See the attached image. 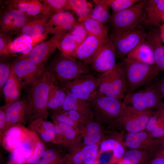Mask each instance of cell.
<instances>
[{
    "instance_id": "obj_13",
    "label": "cell",
    "mask_w": 164,
    "mask_h": 164,
    "mask_svg": "<svg viewBox=\"0 0 164 164\" xmlns=\"http://www.w3.org/2000/svg\"><path fill=\"white\" fill-rule=\"evenodd\" d=\"M116 58L114 46L108 35L103 39L90 65L95 72L102 73L114 67Z\"/></svg>"
},
{
    "instance_id": "obj_10",
    "label": "cell",
    "mask_w": 164,
    "mask_h": 164,
    "mask_svg": "<svg viewBox=\"0 0 164 164\" xmlns=\"http://www.w3.org/2000/svg\"><path fill=\"white\" fill-rule=\"evenodd\" d=\"M100 83L98 76L89 74L81 75L62 84L61 87L67 93L87 101L97 91Z\"/></svg>"
},
{
    "instance_id": "obj_47",
    "label": "cell",
    "mask_w": 164,
    "mask_h": 164,
    "mask_svg": "<svg viewBox=\"0 0 164 164\" xmlns=\"http://www.w3.org/2000/svg\"><path fill=\"white\" fill-rule=\"evenodd\" d=\"M157 117V124L153 130L149 134L154 138L161 139L164 135V120Z\"/></svg>"
},
{
    "instance_id": "obj_2",
    "label": "cell",
    "mask_w": 164,
    "mask_h": 164,
    "mask_svg": "<svg viewBox=\"0 0 164 164\" xmlns=\"http://www.w3.org/2000/svg\"><path fill=\"white\" fill-rule=\"evenodd\" d=\"M123 72L127 87L131 94L153 80L161 71L156 65H150L126 57L118 62Z\"/></svg>"
},
{
    "instance_id": "obj_41",
    "label": "cell",
    "mask_w": 164,
    "mask_h": 164,
    "mask_svg": "<svg viewBox=\"0 0 164 164\" xmlns=\"http://www.w3.org/2000/svg\"><path fill=\"white\" fill-rule=\"evenodd\" d=\"M12 39L11 36L0 33V58L8 56L13 53L12 49Z\"/></svg>"
},
{
    "instance_id": "obj_48",
    "label": "cell",
    "mask_w": 164,
    "mask_h": 164,
    "mask_svg": "<svg viewBox=\"0 0 164 164\" xmlns=\"http://www.w3.org/2000/svg\"><path fill=\"white\" fill-rule=\"evenodd\" d=\"M37 135L43 142L55 144V136L54 131L44 130Z\"/></svg>"
},
{
    "instance_id": "obj_11",
    "label": "cell",
    "mask_w": 164,
    "mask_h": 164,
    "mask_svg": "<svg viewBox=\"0 0 164 164\" xmlns=\"http://www.w3.org/2000/svg\"><path fill=\"white\" fill-rule=\"evenodd\" d=\"M33 17L17 9L5 8L0 14V33L11 36L19 33Z\"/></svg>"
},
{
    "instance_id": "obj_1",
    "label": "cell",
    "mask_w": 164,
    "mask_h": 164,
    "mask_svg": "<svg viewBox=\"0 0 164 164\" xmlns=\"http://www.w3.org/2000/svg\"><path fill=\"white\" fill-rule=\"evenodd\" d=\"M57 83L53 74L44 67L29 87L28 121L29 122L39 119H47L49 93L52 86Z\"/></svg>"
},
{
    "instance_id": "obj_59",
    "label": "cell",
    "mask_w": 164,
    "mask_h": 164,
    "mask_svg": "<svg viewBox=\"0 0 164 164\" xmlns=\"http://www.w3.org/2000/svg\"><path fill=\"white\" fill-rule=\"evenodd\" d=\"M163 22H164V17L163 19Z\"/></svg>"
},
{
    "instance_id": "obj_16",
    "label": "cell",
    "mask_w": 164,
    "mask_h": 164,
    "mask_svg": "<svg viewBox=\"0 0 164 164\" xmlns=\"http://www.w3.org/2000/svg\"><path fill=\"white\" fill-rule=\"evenodd\" d=\"M102 125L94 117L86 118L79 124L77 129L83 145L101 143L104 137Z\"/></svg>"
},
{
    "instance_id": "obj_25",
    "label": "cell",
    "mask_w": 164,
    "mask_h": 164,
    "mask_svg": "<svg viewBox=\"0 0 164 164\" xmlns=\"http://www.w3.org/2000/svg\"><path fill=\"white\" fill-rule=\"evenodd\" d=\"M153 52L155 64L161 70H164V46L162 44L160 29H150L145 38Z\"/></svg>"
},
{
    "instance_id": "obj_9",
    "label": "cell",
    "mask_w": 164,
    "mask_h": 164,
    "mask_svg": "<svg viewBox=\"0 0 164 164\" xmlns=\"http://www.w3.org/2000/svg\"><path fill=\"white\" fill-rule=\"evenodd\" d=\"M149 0H140L134 5L113 13L109 21L112 29H126L138 26L145 18V11Z\"/></svg>"
},
{
    "instance_id": "obj_34",
    "label": "cell",
    "mask_w": 164,
    "mask_h": 164,
    "mask_svg": "<svg viewBox=\"0 0 164 164\" xmlns=\"http://www.w3.org/2000/svg\"><path fill=\"white\" fill-rule=\"evenodd\" d=\"M94 2L95 6L87 19L92 18L104 24L109 21L110 17V7L105 0H94Z\"/></svg>"
},
{
    "instance_id": "obj_3",
    "label": "cell",
    "mask_w": 164,
    "mask_h": 164,
    "mask_svg": "<svg viewBox=\"0 0 164 164\" xmlns=\"http://www.w3.org/2000/svg\"><path fill=\"white\" fill-rule=\"evenodd\" d=\"M47 68L60 84L81 75L94 74L95 72L89 64L62 52L52 60Z\"/></svg>"
},
{
    "instance_id": "obj_14",
    "label": "cell",
    "mask_w": 164,
    "mask_h": 164,
    "mask_svg": "<svg viewBox=\"0 0 164 164\" xmlns=\"http://www.w3.org/2000/svg\"><path fill=\"white\" fill-rule=\"evenodd\" d=\"M79 22L67 11L51 15L46 24V34H53V36L61 39Z\"/></svg>"
},
{
    "instance_id": "obj_19",
    "label": "cell",
    "mask_w": 164,
    "mask_h": 164,
    "mask_svg": "<svg viewBox=\"0 0 164 164\" xmlns=\"http://www.w3.org/2000/svg\"><path fill=\"white\" fill-rule=\"evenodd\" d=\"M40 140L37 135L32 131L11 152L10 162L13 164H26L33 153L36 144Z\"/></svg>"
},
{
    "instance_id": "obj_6",
    "label": "cell",
    "mask_w": 164,
    "mask_h": 164,
    "mask_svg": "<svg viewBox=\"0 0 164 164\" xmlns=\"http://www.w3.org/2000/svg\"><path fill=\"white\" fill-rule=\"evenodd\" d=\"M147 32L140 25L126 29H112L108 36L115 49L116 57L120 61L142 40Z\"/></svg>"
},
{
    "instance_id": "obj_28",
    "label": "cell",
    "mask_w": 164,
    "mask_h": 164,
    "mask_svg": "<svg viewBox=\"0 0 164 164\" xmlns=\"http://www.w3.org/2000/svg\"><path fill=\"white\" fill-rule=\"evenodd\" d=\"M126 57L147 64L156 65L152 49L145 38L132 50Z\"/></svg>"
},
{
    "instance_id": "obj_51",
    "label": "cell",
    "mask_w": 164,
    "mask_h": 164,
    "mask_svg": "<svg viewBox=\"0 0 164 164\" xmlns=\"http://www.w3.org/2000/svg\"><path fill=\"white\" fill-rule=\"evenodd\" d=\"M6 106L1 107L0 109V136L4 132L6 125L5 115Z\"/></svg>"
},
{
    "instance_id": "obj_58",
    "label": "cell",
    "mask_w": 164,
    "mask_h": 164,
    "mask_svg": "<svg viewBox=\"0 0 164 164\" xmlns=\"http://www.w3.org/2000/svg\"><path fill=\"white\" fill-rule=\"evenodd\" d=\"M162 139L164 141V135L163 137H162Z\"/></svg>"
},
{
    "instance_id": "obj_39",
    "label": "cell",
    "mask_w": 164,
    "mask_h": 164,
    "mask_svg": "<svg viewBox=\"0 0 164 164\" xmlns=\"http://www.w3.org/2000/svg\"><path fill=\"white\" fill-rule=\"evenodd\" d=\"M112 11L117 12L134 5L140 0H105Z\"/></svg>"
},
{
    "instance_id": "obj_37",
    "label": "cell",
    "mask_w": 164,
    "mask_h": 164,
    "mask_svg": "<svg viewBox=\"0 0 164 164\" xmlns=\"http://www.w3.org/2000/svg\"><path fill=\"white\" fill-rule=\"evenodd\" d=\"M46 7L50 15L61 13L68 10H72L69 0H40Z\"/></svg>"
},
{
    "instance_id": "obj_5",
    "label": "cell",
    "mask_w": 164,
    "mask_h": 164,
    "mask_svg": "<svg viewBox=\"0 0 164 164\" xmlns=\"http://www.w3.org/2000/svg\"><path fill=\"white\" fill-rule=\"evenodd\" d=\"M143 89L126 94L123 103L125 106L139 111L155 109L163 98L159 81L152 80Z\"/></svg>"
},
{
    "instance_id": "obj_4",
    "label": "cell",
    "mask_w": 164,
    "mask_h": 164,
    "mask_svg": "<svg viewBox=\"0 0 164 164\" xmlns=\"http://www.w3.org/2000/svg\"><path fill=\"white\" fill-rule=\"evenodd\" d=\"M87 102L94 117L102 124L109 125L123 112L124 106L121 100L103 94L97 91Z\"/></svg>"
},
{
    "instance_id": "obj_45",
    "label": "cell",
    "mask_w": 164,
    "mask_h": 164,
    "mask_svg": "<svg viewBox=\"0 0 164 164\" xmlns=\"http://www.w3.org/2000/svg\"><path fill=\"white\" fill-rule=\"evenodd\" d=\"M46 147L45 144L41 140L38 141L36 144L33 153L26 164H36L42 158Z\"/></svg>"
},
{
    "instance_id": "obj_20",
    "label": "cell",
    "mask_w": 164,
    "mask_h": 164,
    "mask_svg": "<svg viewBox=\"0 0 164 164\" xmlns=\"http://www.w3.org/2000/svg\"><path fill=\"white\" fill-rule=\"evenodd\" d=\"M32 131L23 125H16L5 130L0 136V140L3 148L12 152L31 133Z\"/></svg>"
},
{
    "instance_id": "obj_40",
    "label": "cell",
    "mask_w": 164,
    "mask_h": 164,
    "mask_svg": "<svg viewBox=\"0 0 164 164\" xmlns=\"http://www.w3.org/2000/svg\"><path fill=\"white\" fill-rule=\"evenodd\" d=\"M100 143L85 145L82 147L84 163H90L96 160L99 151Z\"/></svg>"
},
{
    "instance_id": "obj_38",
    "label": "cell",
    "mask_w": 164,
    "mask_h": 164,
    "mask_svg": "<svg viewBox=\"0 0 164 164\" xmlns=\"http://www.w3.org/2000/svg\"><path fill=\"white\" fill-rule=\"evenodd\" d=\"M78 46L73 36L69 33L60 40L58 44L57 48L61 52L71 56Z\"/></svg>"
},
{
    "instance_id": "obj_44",
    "label": "cell",
    "mask_w": 164,
    "mask_h": 164,
    "mask_svg": "<svg viewBox=\"0 0 164 164\" xmlns=\"http://www.w3.org/2000/svg\"><path fill=\"white\" fill-rule=\"evenodd\" d=\"M70 33L73 36L79 46L84 41L89 34L82 22L77 23Z\"/></svg>"
},
{
    "instance_id": "obj_57",
    "label": "cell",
    "mask_w": 164,
    "mask_h": 164,
    "mask_svg": "<svg viewBox=\"0 0 164 164\" xmlns=\"http://www.w3.org/2000/svg\"><path fill=\"white\" fill-rule=\"evenodd\" d=\"M8 164H13L11 162H10L9 163H8Z\"/></svg>"
},
{
    "instance_id": "obj_15",
    "label": "cell",
    "mask_w": 164,
    "mask_h": 164,
    "mask_svg": "<svg viewBox=\"0 0 164 164\" xmlns=\"http://www.w3.org/2000/svg\"><path fill=\"white\" fill-rule=\"evenodd\" d=\"M60 40L53 36L48 40L36 46L20 57L29 60L43 70L49 58L57 48Z\"/></svg>"
},
{
    "instance_id": "obj_36",
    "label": "cell",
    "mask_w": 164,
    "mask_h": 164,
    "mask_svg": "<svg viewBox=\"0 0 164 164\" xmlns=\"http://www.w3.org/2000/svg\"><path fill=\"white\" fill-rule=\"evenodd\" d=\"M74 11L79 17V22H82L90 15L93 8L92 4L85 0H69Z\"/></svg>"
},
{
    "instance_id": "obj_22",
    "label": "cell",
    "mask_w": 164,
    "mask_h": 164,
    "mask_svg": "<svg viewBox=\"0 0 164 164\" xmlns=\"http://www.w3.org/2000/svg\"><path fill=\"white\" fill-rule=\"evenodd\" d=\"M5 4V8L17 9L32 17L41 14L50 15L46 7L40 0H8Z\"/></svg>"
},
{
    "instance_id": "obj_23",
    "label": "cell",
    "mask_w": 164,
    "mask_h": 164,
    "mask_svg": "<svg viewBox=\"0 0 164 164\" xmlns=\"http://www.w3.org/2000/svg\"><path fill=\"white\" fill-rule=\"evenodd\" d=\"M124 131L113 134L104 138L99 145L100 151H111L117 163L122 158L126 151L123 138Z\"/></svg>"
},
{
    "instance_id": "obj_56",
    "label": "cell",
    "mask_w": 164,
    "mask_h": 164,
    "mask_svg": "<svg viewBox=\"0 0 164 164\" xmlns=\"http://www.w3.org/2000/svg\"><path fill=\"white\" fill-rule=\"evenodd\" d=\"M83 164H98V163L97 161L96 160L94 161L93 162L90 163H83Z\"/></svg>"
},
{
    "instance_id": "obj_12",
    "label": "cell",
    "mask_w": 164,
    "mask_h": 164,
    "mask_svg": "<svg viewBox=\"0 0 164 164\" xmlns=\"http://www.w3.org/2000/svg\"><path fill=\"white\" fill-rule=\"evenodd\" d=\"M124 141L127 147L147 151L155 155L164 150V140L152 137L145 131L128 133Z\"/></svg>"
},
{
    "instance_id": "obj_50",
    "label": "cell",
    "mask_w": 164,
    "mask_h": 164,
    "mask_svg": "<svg viewBox=\"0 0 164 164\" xmlns=\"http://www.w3.org/2000/svg\"><path fill=\"white\" fill-rule=\"evenodd\" d=\"M68 116L74 121L79 124L86 118L79 112L73 110L65 111Z\"/></svg>"
},
{
    "instance_id": "obj_52",
    "label": "cell",
    "mask_w": 164,
    "mask_h": 164,
    "mask_svg": "<svg viewBox=\"0 0 164 164\" xmlns=\"http://www.w3.org/2000/svg\"><path fill=\"white\" fill-rule=\"evenodd\" d=\"M148 164H164V150L156 154Z\"/></svg>"
},
{
    "instance_id": "obj_54",
    "label": "cell",
    "mask_w": 164,
    "mask_h": 164,
    "mask_svg": "<svg viewBox=\"0 0 164 164\" xmlns=\"http://www.w3.org/2000/svg\"><path fill=\"white\" fill-rule=\"evenodd\" d=\"M159 84L160 92L163 98H164V78L159 81Z\"/></svg>"
},
{
    "instance_id": "obj_32",
    "label": "cell",
    "mask_w": 164,
    "mask_h": 164,
    "mask_svg": "<svg viewBox=\"0 0 164 164\" xmlns=\"http://www.w3.org/2000/svg\"><path fill=\"white\" fill-rule=\"evenodd\" d=\"M53 123L57 124L62 131L69 149H74L84 146L77 128L60 122L53 121Z\"/></svg>"
},
{
    "instance_id": "obj_31",
    "label": "cell",
    "mask_w": 164,
    "mask_h": 164,
    "mask_svg": "<svg viewBox=\"0 0 164 164\" xmlns=\"http://www.w3.org/2000/svg\"><path fill=\"white\" fill-rule=\"evenodd\" d=\"M155 155L145 150L130 149L117 164H148Z\"/></svg>"
},
{
    "instance_id": "obj_7",
    "label": "cell",
    "mask_w": 164,
    "mask_h": 164,
    "mask_svg": "<svg viewBox=\"0 0 164 164\" xmlns=\"http://www.w3.org/2000/svg\"><path fill=\"white\" fill-rule=\"evenodd\" d=\"M98 77L100 83L98 92L121 100L124 98L127 94V87L123 72L118 63Z\"/></svg>"
},
{
    "instance_id": "obj_21",
    "label": "cell",
    "mask_w": 164,
    "mask_h": 164,
    "mask_svg": "<svg viewBox=\"0 0 164 164\" xmlns=\"http://www.w3.org/2000/svg\"><path fill=\"white\" fill-rule=\"evenodd\" d=\"M104 38L89 34L70 56L90 64Z\"/></svg>"
},
{
    "instance_id": "obj_17",
    "label": "cell",
    "mask_w": 164,
    "mask_h": 164,
    "mask_svg": "<svg viewBox=\"0 0 164 164\" xmlns=\"http://www.w3.org/2000/svg\"><path fill=\"white\" fill-rule=\"evenodd\" d=\"M43 69L29 60L20 56L14 62L12 67L22 87H29Z\"/></svg>"
},
{
    "instance_id": "obj_27",
    "label": "cell",
    "mask_w": 164,
    "mask_h": 164,
    "mask_svg": "<svg viewBox=\"0 0 164 164\" xmlns=\"http://www.w3.org/2000/svg\"><path fill=\"white\" fill-rule=\"evenodd\" d=\"M66 147L52 143L47 147L42 158L36 164H62L69 151Z\"/></svg>"
},
{
    "instance_id": "obj_55",
    "label": "cell",
    "mask_w": 164,
    "mask_h": 164,
    "mask_svg": "<svg viewBox=\"0 0 164 164\" xmlns=\"http://www.w3.org/2000/svg\"><path fill=\"white\" fill-rule=\"evenodd\" d=\"M161 37L162 43H164V25L160 27Z\"/></svg>"
},
{
    "instance_id": "obj_26",
    "label": "cell",
    "mask_w": 164,
    "mask_h": 164,
    "mask_svg": "<svg viewBox=\"0 0 164 164\" xmlns=\"http://www.w3.org/2000/svg\"><path fill=\"white\" fill-rule=\"evenodd\" d=\"M50 15L41 14L34 17L19 33L22 36L33 38L46 34V25Z\"/></svg>"
},
{
    "instance_id": "obj_46",
    "label": "cell",
    "mask_w": 164,
    "mask_h": 164,
    "mask_svg": "<svg viewBox=\"0 0 164 164\" xmlns=\"http://www.w3.org/2000/svg\"><path fill=\"white\" fill-rule=\"evenodd\" d=\"M98 164H115L113 152L111 151H99L96 159Z\"/></svg>"
},
{
    "instance_id": "obj_43",
    "label": "cell",
    "mask_w": 164,
    "mask_h": 164,
    "mask_svg": "<svg viewBox=\"0 0 164 164\" xmlns=\"http://www.w3.org/2000/svg\"><path fill=\"white\" fill-rule=\"evenodd\" d=\"M51 118L53 121L61 122L77 128L78 124L71 119L64 110L53 111Z\"/></svg>"
},
{
    "instance_id": "obj_24",
    "label": "cell",
    "mask_w": 164,
    "mask_h": 164,
    "mask_svg": "<svg viewBox=\"0 0 164 164\" xmlns=\"http://www.w3.org/2000/svg\"><path fill=\"white\" fill-rule=\"evenodd\" d=\"M164 17V0H149L142 23L147 26L155 27L163 22Z\"/></svg>"
},
{
    "instance_id": "obj_18",
    "label": "cell",
    "mask_w": 164,
    "mask_h": 164,
    "mask_svg": "<svg viewBox=\"0 0 164 164\" xmlns=\"http://www.w3.org/2000/svg\"><path fill=\"white\" fill-rule=\"evenodd\" d=\"M29 104L28 99H19L9 106L5 105L6 125L4 131L13 125H23L28 121Z\"/></svg>"
},
{
    "instance_id": "obj_8",
    "label": "cell",
    "mask_w": 164,
    "mask_h": 164,
    "mask_svg": "<svg viewBox=\"0 0 164 164\" xmlns=\"http://www.w3.org/2000/svg\"><path fill=\"white\" fill-rule=\"evenodd\" d=\"M124 106L122 115L109 125L108 128H117L128 133L145 131L146 123L154 111L152 110L139 111Z\"/></svg>"
},
{
    "instance_id": "obj_30",
    "label": "cell",
    "mask_w": 164,
    "mask_h": 164,
    "mask_svg": "<svg viewBox=\"0 0 164 164\" xmlns=\"http://www.w3.org/2000/svg\"><path fill=\"white\" fill-rule=\"evenodd\" d=\"M69 110L76 111L87 118L94 117L92 109L87 101L67 93L62 110Z\"/></svg>"
},
{
    "instance_id": "obj_29",
    "label": "cell",
    "mask_w": 164,
    "mask_h": 164,
    "mask_svg": "<svg viewBox=\"0 0 164 164\" xmlns=\"http://www.w3.org/2000/svg\"><path fill=\"white\" fill-rule=\"evenodd\" d=\"M22 87L12 70L2 90L5 105L8 106L19 99Z\"/></svg>"
},
{
    "instance_id": "obj_49",
    "label": "cell",
    "mask_w": 164,
    "mask_h": 164,
    "mask_svg": "<svg viewBox=\"0 0 164 164\" xmlns=\"http://www.w3.org/2000/svg\"><path fill=\"white\" fill-rule=\"evenodd\" d=\"M53 123L54 131L55 136V144L67 147V145L62 131L57 124L54 123Z\"/></svg>"
},
{
    "instance_id": "obj_42",
    "label": "cell",
    "mask_w": 164,
    "mask_h": 164,
    "mask_svg": "<svg viewBox=\"0 0 164 164\" xmlns=\"http://www.w3.org/2000/svg\"><path fill=\"white\" fill-rule=\"evenodd\" d=\"M13 64L1 61L0 63V88L2 91L3 87L12 71Z\"/></svg>"
},
{
    "instance_id": "obj_33",
    "label": "cell",
    "mask_w": 164,
    "mask_h": 164,
    "mask_svg": "<svg viewBox=\"0 0 164 164\" xmlns=\"http://www.w3.org/2000/svg\"><path fill=\"white\" fill-rule=\"evenodd\" d=\"M67 94V92L62 87L57 85V83L54 84L50 89L49 95L48 110L53 111L62 110Z\"/></svg>"
},
{
    "instance_id": "obj_53",
    "label": "cell",
    "mask_w": 164,
    "mask_h": 164,
    "mask_svg": "<svg viewBox=\"0 0 164 164\" xmlns=\"http://www.w3.org/2000/svg\"><path fill=\"white\" fill-rule=\"evenodd\" d=\"M155 113L159 117L164 120V102H162L155 109Z\"/></svg>"
},
{
    "instance_id": "obj_35",
    "label": "cell",
    "mask_w": 164,
    "mask_h": 164,
    "mask_svg": "<svg viewBox=\"0 0 164 164\" xmlns=\"http://www.w3.org/2000/svg\"><path fill=\"white\" fill-rule=\"evenodd\" d=\"M82 22L88 34L102 38H104L108 35L107 27L96 20L88 18Z\"/></svg>"
}]
</instances>
